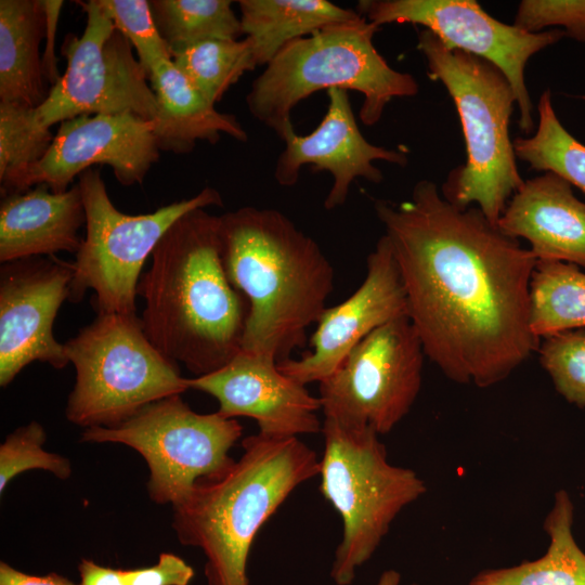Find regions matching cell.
I'll list each match as a JSON object with an SVG mask.
<instances>
[{
	"label": "cell",
	"instance_id": "cell-1",
	"mask_svg": "<svg viewBox=\"0 0 585 585\" xmlns=\"http://www.w3.org/2000/svg\"><path fill=\"white\" fill-rule=\"evenodd\" d=\"M425 355L452 381L489 388L509 377L541 339L530 325L537 259L476 207H458L430 180L411 198L377 199Z\"/></svg>",
	"mask_w": 585,
	"mask_h": 585
},
{
	"label": "cell",
	"instance_id": "cell-2",
	"mask_svg": "<svg viewBox=\"0 0 585 585\" xmlns=\"http://www.w3.org/2000/svg\"><path fill=\"white\" fill-rule=\"evenodd\" d=\"M151 258L138 285L147 338L196 376L221 368L242 350L249 303L225 273L220 216L205 208L186 212Z\"/></svg>",
	"mask_w": 585,
	"mask_h": 585
},
{
	"label": "cell",
	"instance_id": "cell-3",
	"mask_svg": "<svg viewBox=\"0 0 585 585\" xmlns=\"http://www.w3.org/2000/svg\"><path fill=\"white\" fill-rule=\"evenodd\" d=\"M221 258L249 303L242 350L290 359L307 341L334 289V268L320 245L283 212L240 207L220 216Z\"/></svg>",
	"mask_w": 585,
	"mask_h": 585
},
{
	"label": "cell",
	"instance_id": "cell-4",
	"mask_svg": "<svg viewBox=\"0 0 585 585\" xmlns=\"http://www.w3.org/2000/svg\"><path fill=\"white\" fill-rule=\"evenodd\" d=\"M243 454L199 479L173 506L178 541L200 549L208 585H249L247 562L259 530L302 483L320 473L316 453L298 437L245 438Z\"/></svg>",
	"mask_w": 585,
	"mask_h": 585
},
{
	"label": "cell",
	"instance_id": "cell-5",
	"mask_svg": "<svg viewBox=\"0 0 585 585\" xmlns=\"http://www.w3.org/2000/svg\"><path fill=\"white\" fill-rule=\"evenodd\" d=\"M379 27L358 14L286 44L253 80L246 96L249 113L281 140L294 131L291 110L321 90L363 94L359 117L376 125L394 98L414 96L417 80L393 69L374 46Z\"/></svg>",
	"mask_w": 585,
	"mask_h": 585
},
{
	"label": "cell",
	"instance_id": "cell-6",
	"mask_svg": "<svg viewBox=\"0 0 585 585\" xmlns=\"http://www.w3.org/2000/svg\"><path fill=\"white\" fill-rule=\"evenodd\" d=\"M417 49L427 61L429 77L441 81L453 99L466 144V162L448 173L441 194L458 207L476 204L497 224L524 182L509 134L517 104L514 89L493 63L448 49L430 30L418 34Z\"/></svg>",
	"mask_w": 585,
	"mask_h": 585
},
{
	"label": "cell",
	"instance_id": "cell-7",
	"mask_svg": "<svg viewBox=\"0 0 585 585\" xmlns=\"http://www.w3.org/2000/svg\"><path fill=\"white\" fill-rule=\"evenodd\" d=\"M320 491L342 521V536L330 568L336 585H351L388 534L391 523L426 492L411 468L388 460L387 448L370 428L323 421Z\"/></svg>",
	"mask_w": 585,
	"mask_h": 585
},
{
	"label": "cell",
	"instance_id": "cell-8",
	"mask_svg": "<svg viewBox=\"0 0 585 585\" xmlns=\"http://www.w3.org/2000/svg\"><path fill=\"white\" fill-rule=\"evenodd\" d=\"M64 347L76 370L65 407L74 425L113 427L188 390L187 378L151 342L136 315L98 313Z\"/></svg>",
	"mask_w": 585,
	"mask_h": 585
},
{
	"label": "cell",
	"instance_id": "cell-9",
	"mask_svg": "<svg viewBox=\"0 0 585 585\" xmlns=\"http://www.w3.org/2000/svg\"><path fill=\"white\" fill-rule=\"evenodd\" d=\"M86 210V236L72 263V302L92 289L98 313L136 315L138 285L143 265L168 229L198 208L222 206V196L206 186L196 195L143 214L118 210L107 193L101 170L78 177Z\"/></svg>",
	"mask_w": 585,
	"mask_h": 585
},
{
	"label": "cell",
	"instance_id": "cell-10",
	"mask_svg": "<svg viewBox=\"0 0 585 585\" xmlns=\"http://www.w3.org/2000/svg\"><path fill=\"white\" fill-rule=\"evenodd\" d=\"M242 434L235 418L196 413L178 394L148 404L119 425L84 428L81 441L120 443L136 451L150 470V498L173 507L199 479L234 461L229 452Z\"/></svg>",
	"mask_w": 585,
	"mask_h": 585
},
{
	"label": "cell",
	"instance_id": "cell-11",
	"mask_svg": "<svg viewBox=\"0 0 585 585\" xmlns=\"http://www.w3.org/2000/svg\"><path fill=\"white\" fill-rule=\"evenodd\" d=\"M425 352L408 316L378 327L318 382L325 418L387 434L410 413L422 382Z\"/></svg>",
	"mask_w": 585,
	"mask_h": 585
},
{
	"label": "cell",
	"instance_id": "cell-12",
	"mask_svg": "<svg viewBox=\"0 0 585 585\" xmlns=\"http://www.w3.org/2000/svg\"><path fill=\"white\" fill-rule=\"evenodd\" d=\"M86 13L81 36L65 37L61 53L67 65L37 107L51 128L82 115L132 113L152 120L157 113L148 75L130 41L115 28L98 0L76 1Z\"/></svg>",
	"mask_w": 585,
	"mask_h": 585
},
{
	"label": "cell",
	"instance_id": "cell-13",
	"mask_svg": "<svg viewBox=\"0 0 585 585\" xmlns=\"http://www.w3.org/2000/svg\"><path fill=\"white\" fill-rule=\"evenodd\" d=\"M356 12L378 27L391 23L421 25L448 49L493 63L514 89L521 131L532 134L533 104L525 67L532 55L567 37L563 29L525 32L492 17L474 0H361Z\"/></svg>",
	"mask_w": 585,
	"mask_h": 585
},
{
	"label": "cell",
	"instance_id": "cell-14",
	"mask_svg": "<svg viewBox=\"0 0 585 585\" xmlns=\"http://www.w3.org/2000/svg\"><path fill=\"white\" fill-rule=\"evenodd\" d=\"M72 263L34 257L0 268V386L11 384L30 363L56 369L69 360L53 335L62 303L69 298Z\"/></svg>",
	"mask_w": 585,
	"mask_h": 585
},
{
	"label": "cell",
	"instance_id": "cell-15",
	"mask_svg": "<svg viewBox=\"0 0 585 585\" xmlns=\"http://www.w3.org/2000/svg\"><path fill=\"white\" fill-rule=\"evenodd\" d=\"M160 151L152 120L132 113L82 115L60 123L44 157L22 181L20 193L44 184L65 192L83 171L107 165L123 186L143 183Z\"/></svg>",
	"mask_w": 585,
	"mask_h": 585
},
{
	"label": "cell",
	"instance_id": "cell-16",
	"mask_svg": "<svg viewBox=\"0 0 585 585\" xmlns=\"http://www.w3.org/2000/svg\"><path fill=\"white\" fill-rule=\"evenodd\" d=\"M402 316H408L406 295L390 243L382 235L367 256L366 276L360 287L321 315L310 339L312 350L277 366L301 385L321 382L367 335Z\"/></svg>",
	"mask_w": 585,
	"mask_h": 585
},
{
	"label": "cell",
	"instance_id": "cell-17",
	"mask_svg": "<svg viewBox=\"0 0 585 585\" xmlns=\"http://www.w3.org/2000/svg\"><path fill=\"white\" fill-rule=\"evenodd\" d=\"M187 385L213 396L223 417L255 419L261 434L299 438L322 432L320 398L283 374L272 358L240 350L221 368L187 378Z\"/></svg>",
	"mask_w": 585,
	"mask_h": 585
},
{
	"label": "cell",
	"instance_id": "cell-18",
	"mask_svg": "<svg viewBox=\"0 0 585 585\" xmlns=\"http://www.w3.org/2000/svg\"><path fill=\"white\" fill-rule=\"evenodd\" d=\"M327 110L318 126L306 135L289 132L282 141L285 147L277 157L274 179L284 187L294 186L304 165L328 171L333 184L324 200L327 210L343 206L352 182L363 178L380 183L382 172L374 161L382 160L404 167L407 154L368 142L359 129L349 93L343 89L327 91Z\"/></svg>",
	"mask_w": 585,
	"mask_h": 585
},
{
	"label": "cell",
	"instance_id": "cell-19",
	"mask_svg": "<svg viewBox=\"0 0 585 585\" xmlns=\"http://www.w3.org/2000/svg\"><path fill=\"white\" fill-rule=\"evenodd\" d=\"M499 230L524 238L537 260L585 268V203L551 171L524 180L498 219Z\"/></svg>",
	"mask_w": 585,
	"mask_h": 585
},
{
	"label": "cell",
	"instance_id": "cell-20",
	"mask_svg": "<svg viewBox=\"0 0 585 585\" xmlns=\"http://www.w3.org/2000/svg\"><path fill=\"white\" fill-rule=\"evenodd\" d=\"M86 225L79 184L53 192L38 184L26 192L2 197L0 203V262L34 257L77 253Z\"/></svg>",
	"mask_w": 585,
	"mask_h": 585
},
{
	"label": "cell",
	"instance_id": "cell-21",
	"mask_svg": "<svg viewBox=\"0 0 585 585\" xmlns=\"http://www.w3.org/2000/svg\"><path fill=\"white\" fill-rule=\"evenodd\" d=\"M148 81L157 101L152 125L160 152L187 154L199 141L216 144L221 134L239 142L248 140L236 117L219 112L172 60L156 64Z\"/></svg>",
	"mask_w": 585,
	"mask_h": 585
},
{
	"label": "cell",
	"instance_id": "cell-22",
	"mask_svg": "<svg viewBox=\"0 0 585 585\" xmlns=\"http://www.w3.org/2000/svg\"><path fill=\"white\" fill-rule=\"evenodd\" d=\"M44 37L43 0H0V101L34 108L46 101Z\"/></svg>",
	"mask_w": 585,
	"mask_h": 585
},
{
	"label": "cell",
	"instance_id": "cell-23",
	"mask_svg": "<svg viewBox=\"0 0 585 585\" xmlns=\"http://www.w3.org/2000/svg\"><path fill=\"white\" fill-rule=\"evenodd\" d=\"M243 35L256 66L268 65L289 42L358 16L328 0H239Z\"/></svg>",
	"mask_w": 585,
	"mask_h": 585
},
{
	"label": "cell",
	"instance_id": "cell-24",
	"mask_svg": "<svg viewBox=\"0 0 585 585\" xmlns=\"http://www.w3.org/2000/svg\"><path fill=\"white\" fill-rule=\"evenodd\" d=\"M573 522L572 498L559 490L544 519L549 537L546 552L514 567L483 570L468 585H585V552L574 538Z\"/></svg>",
	"mask_w": 585,
	"mask_h": 585
},
{
	"label": "cell",
	"instance_id": "cell-25",
	"mask_svg": "<svg viewBox=\"0 0 585 585\" xmlns=\"http://www.w3.org/2000/svg\"><path fill=\"white\" fill-rule=\"evenodd\" d=\"M530 325L540 339L585 327V273L580 266L537 260L530 283Z\"/></svg>",
	"mask_w": 585,
	"mask_h": 585
},
{
	"label": "cell",
	"instance_id": "cell-26",
	"mask_svg": "<svg viewBox=\"0 0 585 585\" xmlns=\"http://www.w3.org/2000/svg\"><path fill=\"white\" fill-rule=\"evenodd\" d=\"M230 0H150L151 11L170 53L210 39H239V17Z\"/></svg>",
	"mask_w": 585,
	"mask_h": 585
},
{
	"label": "cell",
	"instance_id": "cell-27",
	"mask_svg": "<svg viewBox=\"0 0 585 585\" xmlns=\"http://www.w3.org/2000/svg\"><path fill=\"white\" fill-rule=\"evenodd\" d=\"M537 114L536 131L512 141L516 157L530 169L557 173L585 193V145L560 122L549 89L540 96Z\"/></svg>",
	"mask_w": 585,
	"mask_h": 585
},
{
	"label": "cell",
	"instance_id": "cell-28",
	"mask_svg": "<svg viewBox=\"0 0 585 585\" xmlns=\"http://www.w3.org/2000/svg\"><path fill=\"white\" fill-rule=\"evenodd\" d=\"M54 135L37 108L0 101V193H20L22 181L50 148Z\"/></svg>",
	"mask_w": 585,
	"mask_h": 585
},
{
	"label": "cell",
	"instance_id": "cell-29",
	"mask_svg": "<svg viewBox=\"0 0 585 585\" xmlns=\"http://www.w3.org/2000/svg\"><path fill=\"white\" fill-rule=\"evenodd\" d=\"M172 62L216 105L239 78L256 68L248 38L210 39L171 54Z\"/></svg>",
	"mask_w": 585,
	"mask_h": 585
},
{
	"label": "cell",
	"instance_id": "cell-30",
	"mask_svg": "<svg viewBox=\"0 0 585 585\" xmlns=\"http://www.w3.org/2000/svg\"><path fill=\"white\" fill-rule=\"evenodd\" d=\"M47 435L38 421H30L10 434L0 445V492L20 473L40 469L65 480L72 474L70 461L43 448Z\"/></svg>",
	"mask_w": 585,
	"mask_h": 585
},
{
	"label": "cell",
	"instance_id": "cell-31",
	"mask_svg": "<svg viewBox=\"0 0 585 585\" xmlns=\"http://www.w3.org/2000/svg\"><path fill=\"white\" fill-rule=\"evenodd\" d=\"M540 362L557 392L570 404L585 407V332L569 330L543 338Z\"/></svg>",
	"mask_w": 585,
	"mask_h": 585
},
{
	"label": "cell",
	"instance_id": "cell-32",
	"mask_svg": "<svg viewBox=\"0 0 585 585\" xmlns=\"http://www.w3.org/2000/svg\"><path fill=\"white\" fill-rule=\"evenodd\" d=\"M98 2L115 28L130 41L147 75L159 62L172 60L154 21L150 1L98 0Z\"/></svg>",
	"mask_w": 585,
	"mask_h": 585
},
{
	"label": "cell",
	"instance_id": "cell-33",
	"mask_svg": "<svg viewBox=\"0 0 585 585\" xmlns=\"http://www.w3.org/2000/svg\"><path fill=\"white\" fill-rule=\"evenodd\" d=\"M512 25L525 32L560 26L567 37L585 43V0H522Z\"/></svg>",
	"mask_w": 585,
	"mask_h": 585
},
{
	"label": "cell",
	"instance_id": "cell-34",
	"mask_svg": "<svg viewBox=\"0 0 585 585\" xmlns=\"http://www.w3.org/2000/svg\"><path fill=\"white\" fill-rule=\"evenodd\" d=\"M194 574V569L173 552L159 554L151 567L125 570L128 585H188Z\"/></svg>",
	"mask_w": 585,
	"mask_h": 585
},
{
	"label": "cell",
	"instance_id": "cell-35",
	"mask_svg": "<svg viewBox=\"0 0 585 585\" xmlns=\"http://www.w3.org/2000/svg\"><path fill=\"white\" fill-rule=\"evenodd\" d=\"M43 3L46 10V47L42 53V69L46 82L52 87L61 78L55 53V37L64 1L43 0Z\"/></svg>",
	"mask_w": 585,
	"mask_h": 585
},
{
	"label": "cell",
	"instance_id": "cell-36",
	"mask_svg": "<svg viewBox=\"0 0 585 585\" xmlns=\"http://www.w3.org/2000/svg\"><path fill=\"white\" fill-rule=\"evenodd\" d=\"M78 585H128L123 569H114L82 558L78 564Z\"/></svg>",
	"mask_w": 585,
	"mask_h": 585
},
{
	"label": "cell",
	"instance_id": "cell-37",
	"mask_svg": "<svg viewBox=\"0 0 585 585\" xmlns=\"http://www.w3.org/2000/svg\"><path fill=\"white\" fill-rule=\"evenodd\" d=\"M0 585H77L69 578L51 572L44 575L28 574L8 562H0Z\"/></svg>",
	"mask_w": 585,
	"mask_h": 585
},
{
	"label": "cell",
	"instance_id": "cell-38",
	"mask_svg": "<svg viewBox=\"0 0 585 585\" xmlns=\"http://www.w3.org/2000/svg\"><path fill=\"white\" fill-rule=\"evenodd\" d=\"M400 584H401L400 572L393 569H389V570H385L380 574L376 585H400Z\"/></svg>",
	"mask_w": 585,
	"mask_h": 585
},
{
	"label": "cell",
	"instance_id": "cell-39",
	"mask_svg": "<svg viewBox=\"0 0 585 585\" xmlns=\"http://www.w3.org/2000/svg\"><path fill=\"white\" fill-rule=\"evenodd\" d=\"M411 585H420V584L413 583V584H411Z\"/></svg>",
	"mask_w": 585,
	"mask_h": 585
}]
</instances>
